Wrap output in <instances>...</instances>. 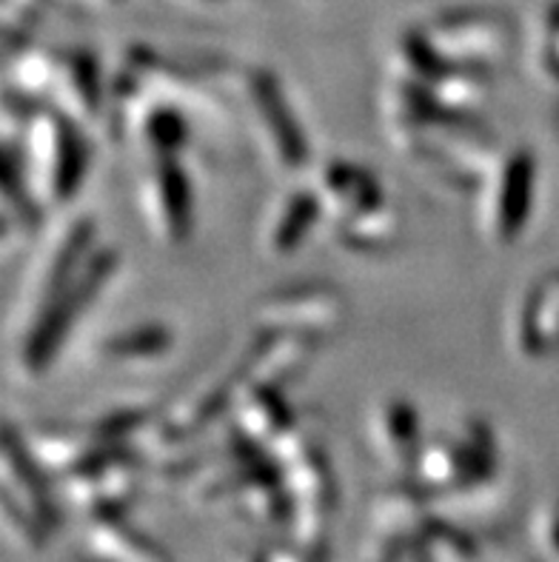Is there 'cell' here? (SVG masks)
<instances>
[{"label":"cell","instance_id":"obj_3","mask_svg":"<svg viewBox=\"0 0 559 562\" xmlns=\"http://www.w3.org/2000/svg\"><path fill=\"white\" fill-rule=\"evenodd\" d=\"M118 251L98 246L94 255L86 260L83 269L69 280L52 300H46L32 317L21 335V374L23 378H41L55 363V357L64 349L66 337L71 335L75 323L92 306L98 294L118 274Z\"/></svg>","mask_w":559,"mask_h":562},{"label":"cell","instance_id":"obj_2","mask_svg":"<svg viewBox=\"0 0 559 562\" xmlns=\"http://www.w3.org/2000/svg\"><path fill=\"white\" fill-rule=\"evenodd\" d=\"M198 66L220 92H228L226 100L246 117L248 135L271 166L280 171L303 169L309 160V137L275 75L255 66L226 64L217 57H205Z\"/></svg>","mask_w":559,"mask_h":562},{"label":"cell","instance_id":"obj_18","mask_svg":"<svg viewBox=\"0 0 559 562\" xmlns=\"http://www.w3.org/2000/svg\"><path fill=\"white\" fill-rule=\"evenodd\" d=\"M175 349V335L160 323L126 328L100 342V360L107 366H141L164 360Z\"/></svg>","mask_w":559,"mask_h":562},{"label":"cell","instance_id":"obj_21","mask_svg":"<svg viewBox=\"0 0 559 562\" xmlns=\"http://www.w3.org/2000/svg\"><path fill=\"white\" fill-rule=\"evenodd\" d=\"M537 64L548 80L559 83V9H554L546 18V23H543Z\"/></svg>","mask_w":559,"mask_h":562},{"label":"cell","instance_id":"obj_15","mask_svg":"<svg viewBox=\"0 0 559 562\" xmlns=\"http://www.w3.org/2000/svg\"><path fill=\"white\" fill-rule=\"evenodd\" d=\"M371 440H374V451L382 457V463L394 471V477L411 480L425 442L414 406H409L405 400H391V403H385L374 414Z\"/></svg>","mask_w":559,"mask_h":562},{"label":"cell","instance_id":"obj_25","mask_svg":"<svg viewBox=\"0 0 559 562\" xmlns=\"http://www.w3.org/2000/svg\"><path fill=\"white\" fill-rule=\"evenodd\" d=\"M78 562H109V560H100V557H94V554H83Z\"/></svg>","mask_w":559,"mask_h":562},{"label":"cell","instance_id":"obj_19","mask_svg":"<svg viewBox=\"0 0 559 562\" xmlns=\"http://www.w3.org/2000/svg\"><path fill=\"white\" fill-rule=\"evenodd\" d=\"M334 232H337V240L348 251L380 255V251H389L396 243V237H400V217H396L394 206L385 200L380 206L357 214V217L340 223V226H334Z\"/></svg>","mask_w":559,"mask_h":562},{"label":"cell","instance_id":"obj_22","mask_svg":"<svg viewBox=\"0 0 559 562\" xmlns=\"http://www.w3.org/2000/svg\"><path fill=\"white\" fill-rule=\"evenodd\" d=\"M534 535H537L543 554H546L548 560L559 562V506L548 508V512L539 517Z\"/></svg>","mask_w":559,"mask_h":562},{"label":"cell","instance_id":"obj_23","mask_svg":"<svg viewBox=\"0 0 559 562\" xmlns=\"http://www.w3.org/2000/svg\"><path fill=\"white\" fill-rule=\"evenodd\" d=\"M269 560L271 562H326L320 560V557L309 554L300 546H277V549H269Z\"/></svg>","mask_w":559,"mask_h":562},{"label":"cell","instance_id":"obj_9","mask_svg":"<svg viewBox=\"0 0 559 562\" xmlns=\"http://www.w3.org/2000/svg\"><path fill=\"white\" fill-rule=\"evenodd\" d=\"M3 512H12L41 528L43 535H52L60 526V508H57L52 477L41 469L23 435L7 428L3 437Z\"/></svg>","mask_w":559,"mask_h":562},{"label":"cell","instance_id":"obj_1","mask_svg":"<svg viewBox=\"0 0 559 562\" xmlns=\"http://www.w3.org/2000/svg\"><path fill=\"white\" fill-rule=\"evenodd\" d=\"M7 171L43 212L66 206L89 171L86 128L49 103L7 94Z\"/></svg>","mask_w":559,"mask_h":562},{"label":"cell","instance_id":"obj_12","mask_svg":"<svg viewBox=\"0 0 559 562\" xmlns=\"http://www.w3.org/2000/svg\"><path fill=\"white\" fill-rule=\"evenodd\" d=\"M46 103L71 117L78 126L89 128L103 117L109 94L103 92L100 66L92 52H57V71Z\"/></svg>","mask_w":559,"mask_h":562},{"label":"cell","instance_id":"obj_4","mask_svg":"<svg viewBox=\"0 0 559 562\" xmlns=\"http://www.w3.org/2000/svg\"><path fill=\"white\" fill-rule=\"evenodd\" d=\"M496 471V440L482 420H471L457 437L423 442L411 483L428 503L437 497L474 492ZM403 483V480H400Z\"/></svg>","mask_w":559,"mask_h":562},{"label":"cell","instance_id":"obj_16","mask_svg":"<svg viewBox=\"0 0 559 562\" xmlns=\"http://www.w3.org/2000/svg\"><path fill=\"white\" fill-rule=\"evenodd\" d=\"M83 546L86 554H94L109 562H175L160 542L132 526L126 514L89 517Z\"/></svg>","mask_w":559,"mask_h":562},{"label":"cell","instance_id":"obj_10","mask_svg":"<svg viewBox=\"0 0 559 562\" xmlns=\"http://www.w3.org/2000/svg\"><path fill=\"white\" fill-rule=\"evenodd\" d=\"M94 249H98V240H94V223L89 217H75L66 223L29 271L26 289H23V317L29 321L46 300L55 297L83 269Z\"/></svg>","mask_w":559,"mask_h":562},{"label":"cell","instance_id":"obj_11","mask_svg":"<svg viewBox=\"0 0 559 562\" xmlns=\"http://www.w3.org/2000/svg\"><path fill=\"white\" fill-rule=\"evenodd\" d=\"M323 337L294 335V331H257L255 342L243 351L241 369L246 383L289 389L303 378Z\"/></svg>","mask_w":559,"mask_h":562},{"label":"cell","instance_id":"obj_20","mask_svg":"<svg viewBox=\"0 0 559 562\" xmlns=\"http://www.w3.org/2000/svg\"><path fill=\"white\" fill-rule=\"evenodd\" d=\"M414 537L432 551L437 562H477V557H480V546L466 528L454 526L451 520L434 512H425L420 517Z\"/></svg>","mask_w":559,"mask_h":562},{"label":"cell","instance_id":"obj_8","mask_svg":"<svg viewBox=\"0 0 559 562\" xmlns=\"http://www.w3.org/2000/svg\"><path fill=\"white\" fill-rule=\"evenodd\" d=\"M346 321V297L334 285L305 283L271 294L255 308L257 331H294L326 340Z\"/></svg>","mask_w":559,"mask_h":562},{"label":"cell","instance_id":"obj_13","mask_svg":"<svg viewBox=\"0 0 559 562\" xmlns=\"http://www.w3.org/2000/svg\"><path fill=\"white\" fill-rule=\"evenodd\" d=\"M314 192L323 203L326 223L332 228L389 200L369 169L357 164H340V160L320 169L317 180H314Z\"/></svg>","mask_w":559,"mask_h":562},{"label":"cell","instance_id":"obj_24","mask_svg":"<svg viewBox=\"0 0 559 562\" xmlns=\"http://www.w3.org/2000/svg\"><path fill=\"white\" fill-rule=\"evenodd\" d=\"M232 562H271V560H269V551L246 549V551H237Z\"/></svg>","mask_w":559,"mask_h":562},{"label":"cell","instance_id":"obj_6","mask_svg":"<svg viewBox=\"0 0 559 562\" xmlns=\"http://www.w3.org/2000/svg\"><path fill=\"white\" fill-rule=\"evenodd\" d=\"M143 460L128 446H114L112 451L94 460L92 465L80 469L78 474L60 480L69 506L83 512L86 517H109V514H126L141 492Z\"/></svg>","mask_w":559,"mask_h":562},{"label":"cell","instance_id":"obj_14","mask_svg":"<svg viewBox=\"0 0 559 562\" xmlns=\"http://www.w3.org/2000/svg\"><path fill=\"white\" fill-rule=\"evenodd\" d=\"M511 340L528 360H539L559 349V274H546L523 294Z\"/></svg>","mask_w":559,"mask_h":562},{"label":"cell","instance_id":"obj_7","mask_svg":"<svg viewBox=\"0 0 559 562\" xmlns=\"http://www.w3.org/2000/svg\"><path fill=\"white\" fill-rule=\"evenodd\" d=\"M141 214L157 243L178 249L194 228V194L183 157H152L141 180Z\"/></svg>","mask_w":559,"mask_h":562},{"label":"cell","instance_id":"obj_5","mask_svg":"<svg viewBox=\"0 0 559 562\" xmlns=\"http://www.w3.org/2000/svg\"><path fill=\"white\" fill-rule=\"evenodd\" d=\"M537 164L528 149H514L494 166L480 186V232L496 246H508L523 235L532 217Z\"/></svg>","mask_w":559,"mask_h":562},{"label":"cell","instance_id":"obj_17","mask_svg":"<svg viewBox=\"0 0 559 562\" xmlns=\"http://www.w3.org/2000/svg\"><path fill=\"white\" fill-rule=\"evenodd\" d=\"M326 221L323 203H320L314 189H294L277 203L266 226V246L275 257H286L294 249H300L305 237L312 235L320 223Z\"/></svg>","mask_w":559,"mask_h":562}]
</instances>
